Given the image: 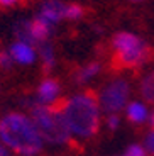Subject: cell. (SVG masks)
I'll list each match as a JSON object with an SVG mask.
<instances>
[{"instance_id":"cell-22","label":"cell","mask_w":154,"mask_h":156,"mask_svg":"<svg viewBox=\"0 0 154 156\" xmlns=\"http://www.w3.org/2000/svg\"><path fill=\"white\" fill-rule=\"evenodd\" d=\"M132 2H141V0H132Z\"/></svg>"},{"instance_id":"cell-5","label":"cell","mask_w":154,"mask_h":156,"mask_svg":"<svg viewBox=\"0 0 154 156\" xmlns=\"http://www.w3.org/2000/svg\"><path fill=\"white\" fill-rule=\"evenodd\" d=\"M65 17V5L59 4V2H54V0H49L43 5V10H41V19H44L46 22H49L51 26Z\"/></svg>"},{"instance_id":"cell-6","label":"cell","mask_w":154,"mask_h":156,"mask_svg":"<svg viewBox=\"0 0 154 156\" xmlns=\"http://www.w3.org/2000/svg\"><path fill=\"white\" fill-rule=\"evenodd\" d=\"M142 43L137 36L131 34V32H117L112 39V46L117 53H124V51H129L132 48L139 46V44Z\"/></svg>"},{"instance_id":"cell-1","label":"cell","mask_w":154,"mask_h":156,"mask_svg":"<svg viewBox=\"0 0 154 156\" xmlns=\"http://www.w3.org/2000/svg\"><path fill=\"white\" fill-rule=\"evenodd\" d=\"M0 141L20 156H34L43 148L37 127L22 114H7L0 119Z\"/></svg>"},{"instance_id":"cell-18","label":"cell","mask_w":154,"mask_h":156,"mask_svg":"<svg viewBox=\"0 0 154 156\" xmlns=\"http://www.w3.org/2000/svg\"><path fill=\"white\" fill-rule=\"evenodd\" d=\"M146 146H147V149H149V151L154 154V133H151L149 136H147V139H146Z\"/></svg>"},{"instance_id":"cell-15","label":"cell","mask_w":154,"mask_h":156,"mask_svg":"<svg viewBox=\"0 0 154 156\" xmlns=\"http://www.w3.org/2000/svg\"><path fill=\"white\" fill-rule=\"evenodd\" d=\"M125 156H146V151H144L139 144H132V146H129V148H127Z\"/></svg>"},{"instance_id":"cell-7","label":"cell","mask_w":154,"mask_h":156,"mask_svg":"<svg viewBox=\"0 0 154 156\" xmlns=\"http://www.w3.org/2000/svg\"><path fill=\"white\" fill-rule=\"evenodd\" d=\"M58 92H59V83L56 82V80H53V78L44 80V82L39 85V90H37V97H39L41 105H43V104H51V102H54Z\"/></svg>"},{"instance_id":"cell-4","label":"cell","mask_w":154,"mask_h":156,"mask_svg":"<svg viewBox=\"0 0 154 156\" xmlns=\"http://www.w3.org/2000/svg\"><path fill=\"white\" fill-rule=\"evenodd\" d=\"M129 97V85L124 80H117L112 82L110 85L105 87V90L102 92V105L107 112L114 114L119 112Z\"/></svg>"},{"instance_id":"cell-3","label":"cell","mask_w":154,"mask_h":156,"mask_svg":"<svg viewBox=\"0 0 154 156\" xmlns=\"http://www.w3.org/2000/svg\"><path fill=\"white\" fill-rule=\"evenodd\" d=\"M31 119L44 141L66 143L69 139L71 131L63 117V112L56 105H34L31 110Z\"/></svg>"},{"instance_id":"cell-13","label":"cell","mask_w":154,"mask_h":156,"mask_svg":"<svg viewBox=\"0 0 154 156\" xmlns=\"http://www.w3.org/2000/svg\"><path fill=\"white\" fill-rule=\"evenodd\" d=\"M141 92H142V95H144L146 100L154 102V71L142 82V88H141Z\"/></svg>"},{"instance_id":"cell-10","label":"cell","mask_w":154,"mask_h":156,"mask_svg":"<svg viewBox=\"0 0 154 156\" xmlns=\"http://www.w3.org/2000/svg\"><path fill=\"white\" fill-rule=\"evenodd\" d=\"M127 117H129V121L139 124V122L146 121L147 110H146V107H144L142 104H139V102H132L131 105L127 107Z\"/></svg>"},{"instance_id":"cell-12","label":"cell","mask_w":154,"mask_h":156,"mask_svg":"<svg viewBox=\"0 0 154 156\" xmlns=\"http://www.w3.org/2000/svg\"><path fill=\"white\" fill-rule=\"evenodd\" d=\"M98 70H100V65H98V63H90L88 66H85L83 70L80 71V73L76 75V82H78V83L86 82L88 78H92L93 75L98 73Z\"/></svg>"},{"instance_id":"cell-21","label":"cell","mask_w":154,"mask_h":156,"mask_svg":"<svg viewBox=\"0 0 154 156\" xmlns=\"http://www.w3.org/2000/svg\"><path fill=\"white\" fill-rule=\"evenodd\" d=\"M151 126H152V127H154V112L151 114Z\"/></svg>"},{"instance_id":"cell-19","label":"cell","mask_w":154,"mask_h":156,"mask_svg":"<svg viewBox=\"0 0 154 156\" xmlns=\"http://www.w3.org/2000/svg\"><path fill=\"white\" fill-rule=\"evenodd\" d=\"M20 0H0V5H4V7H10V5L17 4Z\"/></svg>"},{"instance_id":"cell-2","label":"cell","mask_w":154,"mask_h":156,"mask_svg":"<svg viewBox=\"0 0 154 156\" xmlns=\"http://www.w3.org/2000/svg\"><path fill=\"white\" fill-rule=\"evenodd\" d=\"M63 112L69 131L80 137H92L98 131V100L93 92L75 95L53 104Z\"/></svg>"},{"instance_id":"cell-16","label":"cell","mask_w":154,"mask_h":156,"mask_svg":"<svg viewBox=\"0 0 154 156\" xmlns=\"http://www.w3.org/2000/svg\"><path fill=\"white\" fill-rule=\"evenodd\" d=\"M12 56L10 55H7V53H0V66L2 68H9L12 65Z\"/></svg>"},{"instance_id":"cell-8","label":"cell","mask_w":154,"mask_h":156,"mask_svg":"<svg viewBox=\"0 0 154 156\" xmlns=\"http://www.w3.org/2000/svg\"><path fill=\"white\" fill-rule=\"evenodd\" d=\"M10 56L14 61L17 63H22V65H29V63L34 61V49H32V46H29V44H24V43H16L12 44L10 48Z\"/></svg>"},{"instance_id":"cell-11","label":"cell","mask_w":154,"mask_h":156,"mask_svg":"<svg viewBox=\"0 0 154 156\" xmlns=\"http://www.w3.org/2000/svg\"><path fill=\"white\" fill-rule=\"evenodd\" d=\"M41 56H43V68H44V71H49L51 68L54 66V63H56L53 48H51L49 44H43V46H41Z\"/></svg>"},{"instance_id":"cell-20","label":"cell","mask_w":154,"mask_h":156,"mask_svg":"<svg viewBox=\"0 0 154 156\" xmlns=\"http://www.w3.org/2000/svg\"><path fill=\"white\" fill-rule=\"evenodd\" d=\"M0 156H10L9 154V149H7V146L0 141Z\"/></svg>"},{"instance_id":"cell-9","label":"cell","mask_w":154,"mask_h":156,"mask_svg":"<svg viewBox=\"0 0 154 156\" xmlns=\"http://www.w3.org/2000/svg\"><path fill=\"white\" fill-rule=\"evenodd\" d=\"M29 32H31L34 41H46L51 32V24L41 19V17H37L32 22H29Z\"/></svg>"},{"instance_id":"cell-14","label":"cell","mask_w":154,"mask_h":156,"mask_svg":"<svg viewBox=\"0 0 154 156\" xmlns=\"http://www.w3.org/2000/svg\"><path fill=\"white\" fill-rule=\"evenodd\" d=\"M83 16V9L80 7L78 4H69L68 7H65V17L71 20H76Z\"/></svg>"},{"instance_id":"cell-17","label":"cell","mask_w":154,"mask_h":156,"mask_svg":"<svg viewBox=\"0 0 154 156\" xmlns=\"http://www.w3.org/2000/svg\"><path fill=\"white\" fill-rule=\"evenodd\" d=\"M107 124L110 129H117V126H119V117L115 115V114H110L107 119Z\"/></svg>"}]
</instances>
